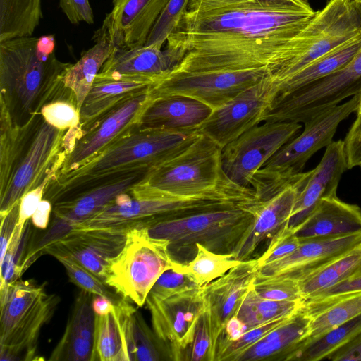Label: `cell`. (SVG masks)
Instances as JSON below:
<instances>
[{
  "instance_id": "27",
  "label": "cell",
  "mask_w": 361,
  "mask_h": 361,
  "mask_svg": "<svg viewBox=\"0 0 361 361\" xmlns=\"http://www.w3.org/2000/svg\"><path fill=\"white\" fill-rule=\"evenodd\" d=\"M212 111L209 106L188 97H152L140 116L137 126L170 130L197 128Z\"/></svg>"
},
{
  "instance_id": "30",
  "label": "cell",
  "mask_w": 361,
  "mask_h": 361,
  "mask_svg": "<svg viewBox=\"0 0 361 361\" xmlns=\"http://www.w3.org/2000/svg\"><path fill=\"white\" fill-rule=\"evenodd\" d=\"M174 63L165 50L152 46L115 48L100 72L111 75L151 77L159 80L166 76Z\"/></svg>"
},
{
  "instance_id": "43",
  "label": "cell",
  "mask_w": 361,
  "mask_h": 361,
  "mask_svg": "<svg viewBox=\"0 0 361 361\" xmlns=\"http://www.w3.org/2000/svg\"><path fill=\"white\" fill-rule=\"evenodd\" d=\"M253 286L258 295L265 299L277 301L303 300L298 282L292 279L257 276Z\"/></svg>"
},
{
  "instance_id": "6",
  "label": "cell",
  "mask_w": 361,
  "mask_h": 361,
  "mask_svg": "<svg viewBox=\"0 0 361 361\" xmlns=\"http://www.w3.org/2000/svg\"><path fill=\"white\" fill-rule=\"evenodd\" d=\"M359 99L360 92L305 121L304 130L283 145L255 174L250 187L256 199L267 200L305 178L307 172H303V169L307 161L333 141L341 122L357 111Z\"/></svg>"
},
{
  "instance_id": "57",
  "label": "cell",
  "mask_w": 361,
  "mask_h": 361,
  "mask_svg": "<svg viewBox=\"0 0 361 361\" xmlns=\"http://www.w3.org/2000/svg\"><path fill=\"white\" fill-rule=\"evenodd\" d=\"M356 112H357V117L354 122L360 123L361 122V90L360 92V99H359V103H358V107H357Z\"/></svg>"
},
{
  "instance_id": "4",
  "label": "cell",
  "mask_w": 361,
  "mask_h": 361,
  "mask_svg": "<svg viewBox=\"0 0 361 361\" xmlns=\"http://www.w3.org/2000/svg\"><path fill=\"white\" fill-rule=\"evenodd\" d=\"M222 148L199 133L184 150L150 170L135 187L154 196L216 200L247 206L257 200L252 188L233 183L221 164Z\"/></svg>"
},
{
  "instance_id": "9",
  "label": "cell",
  "mask_w": 361,
  "mask_h": 361,
  "mask_svg": "<svg viewBox=\"0 0 361 361\" xmlns=\"http://www.w3.org/2000/svg\"><path fill=\"white\" fill-rule=\"evenodd\" d=\"M361 90V49L344 66L287 95L276 97L263 122L305 123Z\"/></svg>"
},
{
  "instance_id": "44",
  "label": "cell",
  "mask_w": 361,
  "mask_h": 361,
  "mask_svg": "<svg viewBox=\"0 0 361 361\" xmlns=\"http://www.w3.org/2000/svg\"><path fill=\"white\" fill-rule=\"evenodd\" d=\"M198 287L200 286L188 274L170 269L160 275L147 297L164 300Z\"/></svg>"
},
{
  "instance_id": "52",
  "label": "cell",
  "mask_w": 361,
  "mask_h": 361,
  "mask_svg": "<svg viewBox=\"0 0 361 361\" xmlns=\"http://www.w3.org/2000/svg\"><path fill=\"white\" fill-rule=\"evenodd\" d=\"M331 361H361V334L329 354Z\"/></svg>"
},
{
  "instance_id": "47",
  "label": "cell",
  "mask_w": 361,
  "mask_h": 361,
  "mask_svg": "<svg viewBox=\"0 0 361 361\" xmlns=\"http://www.w3.org/2000/svg\"><path fill=\"white\" fill-rule=\"evenodd\" d=\"M187 361H212L210 330L204 309L199 317Z\"/></svg>"
},
{
  "instance_id": "59",
  "label": "cell",
  "mask_w": 361,
  "mask_h": 361,
  "mask_svg": "<svg viewBox=\"0 0 361 361\" xmlns=\"http://www.w3.org/2000/svg\"><path fill=\"white\" fill-rule=\"evenodd\" d=\"M361 168V167H360Z\"/></svg>"
},
{
  "instance_id": "49",
  "label": "cell",
  "mask_w": 361,
  "mask_h": 361,
  "mask_svg": "<svg viewBox=\"0 0 361 361\" xmlns=\"http://www.w3.org/2000/svg\"><path fill=\"white\" fill-rule=\"evenodd\" d=\"M20 200L5 214L0 215V262L3 259L13 238L19 219Z\"/></svg>"
},
{
  "instance_id": "31",
  "label": "cell",
  "mask_w": 361,
  "mask_h": 361,
  "mask_svg": "<svg viewBox=\"0 0 361 361\" xmlns=\"http://www.w3.org/2000/svg\"><path fill=\"white\" fill-rule=\"evenodd\" d=\"M302 310L310 317L307 343L360 314L361 291L305 300Z\"/></svg>"
},
{
  "instance_id": "14",
  "label": "cell",
  "mask_w": 361,
  "mask_h": 361,
  "mask_svg": "<svg viewBox=\"0 0 361 361\" xmlns=\"http://www.w3.org/2000/svg\"><path fill=\"white\" fill-rule=\"evenodd\" d=\"M270 75L264 71L183 72L168 74L150 90L152 98L179 95L213 110Z\"/></svg>"
},
{
  "instance_id": "17",
  "label": "cell",
  "mask_w": 361,
  "mask_h": 361,
  "mask_svg": "<svg viewBox=\"0 0 361 361\" xmlns=\"http://www.w3.org/2000/svg\"><path fill=\"white\" fill-rule=\"evenodd\" d=\"M257 259L241 262L222 276L202 286L204 309L211 336V360L214 361L218 338L226 322L235 315L245 295L255 281Z\"/></svg>"
},
{
  "instance_id": "34",
  "label": "cell",
  "mask_w": 361,
  "mask_h": 361,
  "mask_svg": "<svg viewBox=\"0 0 361 361\" xmlns=\"http://www.w3.org/2000/svg\"><path fill=\"white\" fill-rule=\"evenodd\" d=\"M361 267V244L312 274L297 281L303 300L319 295L351 276Z\"/></svg>"
},
{
  "instance_id": "48",
  "label": "cell",
  "mask_w": 361,
  "mask_h": 361,
  "mask_svg": "<svg viewBox=\"0 0 361 361\" xmlns=\"http://www.w3.org/2000/svg\"><path fill=\"white\" fill-rule=\"evenodd\" d=\"M59 6L71 24L94 23V13L89 0H59Z\"/></svg>"
},
{
  "instance_id": "42",
  "label": "cell",
  "mask_w": 361,
  "mask_h": 361,
  "mask_svg": "<svg viewBox=\"0 0 361 361\" xmlns=\"http://www.w3.org/2000/svg\"><path fill=\"white\" fill-rule=\"evenodd\" d=\"M189 1H168L154 23L147 37L145 46H152L161 49L185 11Z\"/></svg>"
},
{
  "instance_id": "51",
  "label": "cell",
  "mask_w": 361,
  "mask_h": 361,
  "mask_svg": "<svg viewBox=\"0 0 361 361\" xmlns=\"http://www.w3.org/2000/svg\"><path fill=\"white\" fill-rule=\"evenodd\" d=\"M348 168L361 167V122H354L344 140Z\"/></svg>"
},
{
  "instance_id": "3",
  "label": "cell",
  "mask_w": 361,
  "mask_h": 361,
  "mask_svg": "<svg viewBox=\"0 0 361 361\" xmlns=\"http://www.w3.org/2000/svg\"><path fill=\"white\" fill-rule=\"evenodd\" d=\"M197 128L170 130L135 126L79 168L56 177L44 199L53 204L124 173L150 171L187 148Z\"/></svg>"
},
{
  "instance_id": "40",
  "label": "cell",
  "mask_w": 361,
  "mask_h": 361,
  "mask_svg": "<svg viewBox=\"0 0 361 361\" xmlns=\"http://www.w3.org/2000/svg\"><path fill=\"white\" fill-rule=\"evenodd\" d=\"M361 334V314L315 340L303 344L292 361H318Z\"/></svg>"
},
{
  "instance_id": "12",
  "label": "cell",
  "mask_w": 361,
  "mask_h": 361,
  "mask_svg": "<svg viewBox=\"0 0 361 361\" xmlns=\"http://www.w3.org/2000/svg\"><path fill=\"white\" fill-rule=\"evenodd\" d=\"M301 128L296 122H264L247 130L222 148L225 173L238 186L252 188L250 183L257 171Z\"/></svg>"
},
{
  "instance_id": "55",
  "label": "cell",
  "mask_w": 361,
  "mask_h": 361,
  "mask_svg": "<svg viewBox=\"0 0 361 361\" xmlns=\"http://www.w3.org/2000/svg\"><path fill=\"white\" fill-rule=\"evenodd\" d=\"M92 305L96 315H104L111 312L114 305L111 300L99 295H92Z\"/></svg>"
},
{
  "instance_id": "22",
  "label": "cell",
  "mask_w": 361,
  "mask_h": 361,
  "mask_svg": "<svg viewBox=\"0 0 361 361\" xmlns=\"http://www.w3.org/2000/svg\"><path fill=\"white\" fill-rule=\"evenodd\" d=\"M168 1L130 0L121 9L112 8L98 30L106 34L116 48L143 46Z\"/></svg>"
},
{
  "instance_id": "23",
  "label": "cell",
  "mask_w": 361,
  "mask_h": 361,
  "mask_svg": "<svg viewBox=\"0 0 361 361\" xmlns=\"http://www.w3.org/2000/svg\"><path fill=\"white\" fill-rule=\"evenodd\" d=\"M92 294L80 289L61 339L48 359L49 361H94L96 314L92 305Z\"/></svg>"
},
{
  "instance_id": "41",
  "label": "cell",
  "mask_w": 361,
  "mask_h": 361,
  "mask_svg": "<svg viewBox=\"0 0 361 361\" xmlns=\"http://www.w3.org/2000/svg\"><path fill=\"white\" fill-rule=\"evenodd\" d=\"M51 256L64 267L70 281L80 289L92 295L104 296L111 300L114 305L126 298L71 256L62 253H54Z\"/></svg>"
},
{
  "instance_id": "16",
  "label": "cell",
  "mask_w": 361,
  "mask_h": 361,
  "mask_svg": "<svg viewBox=\"0 0 361 361\" xmlns=\"http://www.w3.org/2000/svg\"><path fill=\"white\" fill-rule=\"evenodd\" d=\"M150 90L121 101L90 125L81 128L80 135L66 156L56 177L79 168L120 135L137 125L140 116L151 100Z\"/></svg>"
},
{
  "instance_id": "35",
  "label": "cell",
  "mask_w": 361,
  "mask_h": 361,
  "mask_svg": "<svg viewBox=\"0 0 361 361\" xmlns=\"http://www.w3.org/2000/svg\"><path fill=\"white\" fill-rule=\"evenodd\" d=\"M42 0H0V42L32 36L42 18Z\"/></svg>"
},
{
  "instance_id": "15",
  "label": "cell",
  "mask_w": 361,
  "mask_h": 361,
  "mask_svg": "<svg viewBox=\"0 0 361 361\" xmlns=\"http://www.w3.org/2000/svg\"><path fill=\"white\" fill-rule=\"evenodd\" d=\"M147 307L157 336L168 348L173 361H187L196 326L204 309L202 287L164 300L147 297Z\"/></svg>"
},
{
  "instance_id": "25",
  "label": "cell",
  "mask_w": 361,
  "mask_h": 361,
  "mask_svg": "<svg viewBox=\"0 0 361 361\" xmlns=\"http://www.w3.org/2000/svg\"><path fill=\"white\" fill-rule=\"evenodd\" d=\"M299 240L338 238L361 233V208L337 195L323 198L294 231Z\"/></svg>"
},
{
  "instance_id": "58",
  "label": "cell",
  "mask_w": 361,
  "mask_h": 361,
  "mask_svg": "<svg viewBox=\"0 0 361 361\" xmlns=\"http://www.w3.org/2000/svg\"><path fill=\"white\" fill-rule=\"evenodd\" d=\"M356 4L361 5V0H353Z\"/></svg>"
},
{
  "instance_id": "5",
  "label": "cell",
  "mask_w": 361,
  "mask_h": 361,
  "mask_svg": "<svg viewBox=\"0 0 361 361\" xmlns=\"http://www.w3.org/2000/svg\"><path fill=\"white\" fill-rule=\"evenodd\" d=\"M252 203L202 211L144 228L149 237L166 242L176 263L191 261L197 253V244L216 253L233 254L254 224Z\"/></svg>"
},
{
  "instance_id": "28",
  "label": "cell",
  "mask_w": 361,
  "mask_h": 361,
  "mask_svg": "<svg viewBox=\"0 0 361 361\" xmlns=\"http://www.w3.org/2000/svg\"><path fill=\"white\" fill-rule=\"evenodd\" d=\"M116 307L121 323L128 361L171 360L165 343L129 299L125 298Z\"/></svg>"
},
{
  "instance_id": "13",
  "label": "cell",
  "mask_w": 361,
  "mask_h": 361,
  "mask_svg": "<svg viewBox=\"0 0 361 361\" xmlns=\"http://www.w3.org/2000/svg\"><path fill=\"white\" fill-rule=\"evenodd\" d=\"M277 92V82L269 75L214 109L197 131L223 148L262 121Z\"/></svg>"
},
{
  "instance_id": "29",
  "label": "cell",
  "mask_w": 361,
  "mask_h": 361,
  "mask_svg": "<svg viewBox=\"0 0 361 361\" xmlns=\"http://www.w3.org/2000/svg\"><path fill=\"white\" fill-rule=\"evenodd\" d=\"M42 118L36 116L20 125L0 103V195L9 186Z\"/></svg>"
},
{
  "instance_id": "38",
  "label": "cell",
  "mask_w": 361,
  "mask_h": 361,
  "mask_svg": "<svg viewBox=\"0 0 361 361\" xmlns=\"http://www.w3.org/2000/svg\"><path fill=\"white\" fill-rule=\"evenodd\" d=\"M197 253L189 262L175 263L173 269L190 276L202 287L222 276L241 262L233 254H219L212 252L197 244Z\"/></svg>"
},
{
  "instance_id": "19",
  "label": "cell",
  "mask_w": 361,
  "mask_h": 361,
  "mask_svg": "<svg viewBox=\"0 0 361 361\" xmlns=\"http://www.w3.org/2000/svg\"><path fill=\"white\" fill-rule=\"evenodd\" d=\"M127 233L112 228H75L45 247L42 253L68 255L106 281L109 266L123 250Z\"/></svg>"
},
{
  "instance_id": "33",
  "label": "cell",
  "mask_w": 361,
  "mask_h": 361,
  "mask_svg": "<svg viewBox=\"0 0 361 361\" xmlns=\"http://www.w3.org/2000/svg\"><path fill=\"white\" fill-rule=\"evenodd\" d=\"M360 49L361 33L277 83L276 97L287 95L336 71L348 63Z\"/></svg>"
},
{
  "instance_id": "21",
  "label": "cell",
  "mask_w": 361,
  "mask_h": 361,
  "mask_svg": "<svg viewBox=\"0 0 361 361\" xmlns=\"http://www.w3.org/2000/svg\"><path fill=\"white\" fill-rule=\"evenodd\" d=\"M310 173L297 184L290 185L271 198L256 200L251 204L254 224L245 239L233 253L235 259L245 261L253 256L258 247L288 225L294 204L300 191Z\"/></svg>"
},
{
  "instance_id": "50",
  "label": "cell",
  "mask_w": 361,
  "mask_h": 361,
  "mask_svg": "<svg viewBox=\"0 0 361 361\" xmlns=\"http://www.w3.org/2000/svg\"><path fill=\"white\" fill-rule=\"evenodd\" d=\"M50 181L46 180L35 189L27 192L20 200L18 225L24 226L30 219L43 200L44 194Z\"/></svg>"
},
{
  "instance_id": "26",
  "label": "cell",
  "mask_w": 361,
  "mask_h": 361,
  "mask_svg": "<svg viewBox=\"0 0 361 361\" xmlns=\"http://www.w3.org/2000/svg\"><path fill=\"white\" fill-rule=\"evenodd\" d=\"M310 332V317L302 308L247 348L236 361H292Z\"/></svg>"
},
{
  "instance_id": "36",
  "label": "cell",
  "mask_w": 361,
  "mask_h": 361,
  "mask_svg": "<svg viewBox=\"0 0 361 361\" xmlns=\"http://www.w3.org/2000/svg\"><path fill=\"white\" fill-rule=\"evenodd\" d=\"M31 219L24 226L17 225L3 259L0 262V295L8 286L20 279L29 267L28 259L35 245Z\"/></svg>"
},
{
  "instance_id": "53",
  "label": "cell",
  "mask_w": 361,
  "mask_h": 361,
  "mask_svg": "<svg viewBox=\"0 0 361 361\" xmlns=\"http://www.w3.org/2000/svg\"><path fill=\"white\" fill-rule=\"evenodd\" d=\"M357 291H361V267L347 279L324 290L319 295L311 299L328 298Z\"/></svg>"
},
{
  "instance_id": "37",
  "label": "cell",
  "mask_w": 361,
  "mask_h": 361,
  "mask_svg": "<svg viewBox=\"0 0 361 361\" xmlns=\"http://www.w3.org/2000/svg\"><path fill=\"white\" fill-rule=\"evenodd\" d=\"M304 300L277 301L262 298L253 284L245 295L235 316L250 329L278 318L291 315L303 307Z\"/></svg>"
},
{
  "instance_id": "10",
  "label": "cell",
  "mask_w": 361,
  "mask_h": 361,
  "mask_svg": "<svg viewBox=\"0 0 361 361\" xmlns=\"http://www.w3.org/2000/svg\"><path fill=\"white\" fill-rule=\"evenodd\" d=\"M149 171L124 173L94 185L53 204L52 221L45 233L35 241L30 259L34 262L45 247L100 212L118 195L131 190Z\"/></svg>"
},
{
  "instance_id": "20",
  "label": "cell",
  "mask_w": 361,
  "mask_h": 361,
  "mask_svg": "<svg viewBox=\"0 0 361 361\" xmlns=\"http://www.w3.org/2000/svg\"><path fill=\"white\" fill-rule=\"evenodd\" d=\"M347 169L344 140L332 141L300 189L288 222L290 228L294 231L299 226L323 198L336 195L341 176Z\"/></svg>"
},
{
  "instance_id": "7",
  "label": "cell",
  "mask_w": 361,
  "mask_h": 361,
  "mask_svg": "<svg viewBox=\"0 0 361 361\" xmlns=\"http://www.w3.org/2000/svg\"><path fill=\"white\" fill-rule=\"evenodd\" d=\"M61 301L44 284L18 279L0 295V360H35L42 327Z\"/></svg>"
},
{
  "instance_id": "32",
  "label": "cell",
  "mask_w": 361,
  "mask_h": 361,
  "mask_svg": "<svg viewBox=\"0 0 361 361\" xmlns=\"http://www.w3.org/2000/svg\"><path fill=\"white\" fill-rule=\"evenodd\" d=\"M92 39L94 44L71 63L63 77L64 85L75 94L79 111L95 77L116 48L109 37L98 30Z\"/></svg>"
},
{
  "instance_id": "1",
  "label": "cell",
  "mask_w": 361,
  "mask_h": 361,
  "mask_svg": "<svg viewBox=\"0 0 361 361\" xmlns=\"http://www.w3.org/2000/svg\"><path fill=\"white\" fill-rule=\"evenodd\" d=\"M314 13L309 0H190L166 40L169 74L264 71L274 78Z\"/></svg>"
},
{
  "instance_id": "24",
  "label": "cell",
  "mask_w": 361,
  "mask_h": 361,
  "mask_svg": "<svg viewBox=\"0 0 361 361\" xmlns=\"http://www.w3.org/2000/svg\"><path fill=\"white\" fill-rule=\"evenodd\" d=\"M159 81L144 75L99 72L80 107V128L90 125L121 101L150 90Z\"/></svg>"
},
{
  "instance_id": "39",
  "label": "cell",
  "mask_w": 361,
  "mask_h": 361,
  "mask_svg": "<svg viewBox=\"0 0 361 361\" xmlns=\"http://www.w3.org/2000/svg\"><path fill=\"white\" fill-rule=\"evenodd\" d=\"M94 361H128L121 323L116 305L104 315H96Z\"/></svg>"
},
{
  "instance_id": "8",
  "label": "cell",
  "mask_w": 361,
  "mask_h": 361,
  "mask_svg": "<svg viewBox=\"0 0 361 361\" xmlns=\"http://www.w3.org/2000/svg\"><path fill=\"white\" fill-rule=\"evenodd\" d=\"M165 241L149 236L144 228L127 233L126 244L110 263L106 282L138 307L145 304L152 286L175 266Z\"/></svg>"
},
{
  "instance_id": "46",
  "label": "cell",
  "mask_w": 361,
  "mask_h": 361,
  "mask_svg": "<svg viewBox=\"0 0 361 361\" xmlns=\"http://www.w3.org/2000/svg\"><path fill=\"white\" fill-rule=\"evenodd\" d=\"M300 240L288 225L281 228L269 241L264 252L258 257L259 267L279 260L295 251Z\"/></svg>"
},
{
  "instance_id": "11",
  "label": "cell",
  "mask_w": 361,
  "mask_h": 361,
  "mask_svg": "<svg viewBox=\"0 0 361 361\" xmlns=\"http://www.w3.org/2000/svg\"><path fill=\"white\" fill-rule=\"evenodd\" d=\"M61 130L42 118L6 192L0 195V215L7 213L29 191L59 174L68 154Z\"/></svg>"
},
{
  "instance_id": "54",
  "label": "cell",
  "mask_w": 361,
  "mask_h": 361,
  "mask_svg": "<svg viewBox=\"0 0 361 361\" xmlns=\"http://www.w3.org/2000/svg\"><path fill=\"white\" fill-rule=\"evenodd\" d=\"M52 210L53 204L49 200L43 198L31 217L33 226L38 229H46L48 227Z\"/></svg>"
},
{
  "instance_id": "18",
  "label": "cell",
  "mask_w": 361,
  "mask_h": 361,
  "mask_svg": "<svg viewBox=\"0 0 361 361\" xmlns=\"http://www.w3.org/2000/svg\"><path fill=\"white\" fill-rule=\"evenodd\" d=\"M300 240V245L292 253L259 267L257 277L298 281L361 244V233L343 237Z\"/></svg>"
},
{
  "instance_id": "45",
  "label": "cell",
  "mask_w": 361,
  "mask_h": 361,
  "mask_svg": "<svg viewBox=\"0 0 361 361\" xmlns=\"http://www.w3.org/2000/svg\"><path fill=\"white\" fill-rule=\"evenodd\" d=\"M40 114L45 121L61 130H68L80 126V111L75 103L59 99L42 106Z\"/></svg>"
},
{
  "instance_id": "2",
  "label": "cell",
  "mask_w": 361,
  "mask_h": 361,
  "mask_svg": "<svg viewBox=\"0 0 361 361\" xmlns=\"http://www.w3.org/2000/svg\"><path fill=\"white\" fill-rule=\"evenodd\" d=\"M55 46L52 35L0 42V103L20 125L40 115L42 106L51 102L63 99L77 104L63 82L71 63L56 58Z\"/></svg>"
},
{
  "instance_id": "56",
  "label": "cell",
  "mask_w": 361,
  "mask_h": 361,
  "mask_svg": "<svg viewBox=\"0 0 361 361\" xmlns=\"http://www.w3.org/2000/svg\"><path fill=\"white\" fill-rule=\"evenodd\" d=\"M130 0H111L114 9H121Z\"/></svg>"
}]
</instances>
